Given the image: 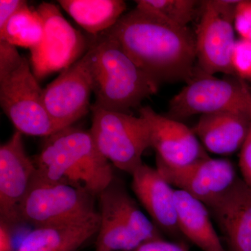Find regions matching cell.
<instances>
[{"mask_svg":"<svg viewBox=\"0 0 251 251\" xmlns=\"http://www.w3.org/2000/svg\"><path fill=\"white\" fill-rule=\"evenodd\" d=\"M27 4L24 0H0V30L10 18Z\"/></svg>","mask_w":251,"mask_h":251,"instance_id":"4316f807","label":"cell"},{"mask_svg":"<svg viewBox=\"0 0 251 251\" xmlns=\"http://www.w3.org/2000/svg\"><path fill=\"white\" fill-rule=\"evenodd\" d=\"M239 168L242 179L251 188V126L247 140L240 150Z\"/></svg>","mask_w":251,"mask_h":251,"instance_id":"484cf974","label":"cell"},{"mask_svg":"<svg viewBox=\"0 0 251 251\" xmlns=\"http://www.w3.org/2000/svg\"><path fill=\"white\" fill-rule=\"evenodd\" d=\"M135 3L137 7L180 28L188 27L201 4L195 0H138Z\"/></svg>","mask_w":251,"mask_h":251,"instance_id":"7402d4cb","label":"cell"},{"mask_svg":"<svg viewBox=\"0 0 251 251\" xmlns=\"http://www.w3.org/2000/svg\"><path fill=\"white\" fill-rule=\"evenodd\" d=\"M209 209L224 235L226 251H251V188L242 178Z\"/></svg>","mask_w":251,"mask_h":251,"instance_id":"2e32d148","label":"cell"},{"mask_svg":"<svg viewBox=\"0 0 251 251\" xmlns=\"http://www.w3.org/2000/svg\"><path fill=\"white\" fill-rule=\"evenodd\" d=\"M187 84L170 101L166 116L181 120L196 115L238 112L251 116V92L236 75L219 78L196 67Z\"/></svg>","mask_w":251,"mask_h":251,"instance_id":"52a82bcc","label":"cell"},{"mask_svg":"<svg viewBox=\"0 0 251 251\" xmlns=\"http://www.w3.org/2000/svg\"><path fill=\"white\" fill-rule=\"evenodd\" d=\"M98 197L85 188L34 176L20 209L21 224L34 227L67 224L97 214Z\"/></svg>","mask_w":251,"mask_h":251,"instance_id":"ba28073f","label":"cell"},{"mask_svg":"<svg viewBox=\"0 0 251 251\" xmlns=\"http://www.w3.org/2000/svg\"><path fill=\"white\" fill-rule=\"evenodd\" d=\"M133 251H189L184 243L168 242L163 239L145 242Z\"/></svg>","mask_w":251,"mask_h":251,"instance_id":"d4e9b609","label":"cell"},{"mask_svg":"<svg viewBox=\"0 0 251 251\" xmlns=\"http://www.w3.org/2000/svg\"><path fill=\"white\" fill-rule=\"evenodd\" d=\"M44 23V36L39 45L30 50L31 69L37 80L52 73L63 72L83 57L87 41L73 27L58 6L42 2L36 8Z\"/></svg>","mask_w":251,"mask_h":251,"instance_id":"30bf717a","label":"cell"},{"mask_svg":"<svg viewBox=\"0 0 251 251\" xmlns=\"http://www.w3.org/2000/svg\"><path fill=\"white\" fill-rule=\"evenodd\" d=\"M147 75L158 85L187 82L194 73L196 34L189 27L171 25L154 15L135 7L105 31Z\"/></svg>","mask_w":251,"mask_h":251,"instance_id":"6da1fadb","label":"cell"},{"mask_svg":"<svg viewBox=\"0 0 251 251\" xmlns=\"http://www.w3.org/2000/svg\"><path fill=\"white\" fill-rule=\"evenodd\" d=\"M234 25L241 39L251 41V0H239L234 14Z\"/></svg>","mask_w":251,"mask_h":251,"instance_id":"cb8c5ba5","label":"cell"},{"mask_svg":"<svg viewBox=\"0 0 251 251\" xmlns=\"http://www.w3.org/2000/svg\"><path fill=\"white\" fill-rule=\"evenodd\" d=\"M36 172L25 150L23 134L16 130L0 147V220L13 227L21 224L20 209Z\"/></svg>","mask_w":251,"mask_h":251,"instance_id":"4fadbf2b","label":"cell"},{"mask_svg":"<svg viewBox=\"0 0 251 251\" xmlns=\"http://www.w3.org/2000/svg\"><path fill=\"white\" fill-rule=\"evenodd\" d=\"M58 3L81 27L94 36L111 29L126 9L123 0H59Z\"/></svg>","mask_w":251,"mask_h":251,"instance_id":"ffe728a7","label":"cell"},{"mask_svg":"<svg viewBox=\"0 0 251 251\" xmlns=\"http://www.w3.org/2000/svg\"><path fill=\"white\" fill-rule=\"evenodd\" d=\"M92 93L90 54L87 50L44 89V105L57 130L72 126L85 116Z\"/></svg>","mask_w":251,"mask_h":251,"instance_id":"8fae6325","label":"cell"},{"mask_svg":"<svg viewBox=\"0 0 251 251\" xmlns=\"http://www.w3.org/2000/svg\"><path fill=\"white\" fill-rule=\"evenodd\" d=\"M239 1H201V19L195 32L196 60L198 69L206 74L235 75L231 57L236 42L234 19Z\"/></svg>","mask_w":251,"mask_h":251,"instance_id":"9c48e42d","label":"cell"},{"mask_svg":"<svg viewBox=\"0 0 251 251\" xmlns=\"http://www.w3.org/2000/svg\"><path fill=\"white\" fill-rule=\"evenodd\" d=\"M100 221L98 212L82 221L34 227L15 251H77L97 235Z\"/></svg>","mask_w":251,"mask_h":251,"instance_id":"ac0fdd59","label":"cell"},{"mask_svg":"<svg viewBox=\"0 0 251 251\" xmlns=\"http://www.w3.org/2000/svg\"><path fill=\"white\" fill-rule=\"evenodd\" d=\"M156 169L172 186L188 193L208 208L239 178L232 162L210 156L183 167L168 166L156 161Z\"/></svg>","mask_w":251,"mask_h":251,"instance_id":"7c38bea8","label":"cell"},{"mask_svg":"<svg viewBox=\"0 0 251 251\" xmlns=\"http://www.w3.org/2000/svg\"><path fill=\"white\" fill-rule=\"evenodd\" d=\"M139 112L150 127V143L156 151V161L183 167L209 156L192 128L181 121L160 115L150 106L143 107Z\"/></svg>","mask_w":251,"mask_h":251,"instance_id":"5bb4252c","label":"cell"},{"mask_svg":"<svg viewBox=\"0 0 251 251\" xmlns=\"http://www.w3.org/2000/svg\"><path fill=\"white\" fill-rule=\"evenodd\" d=\"M94 36L87 50L94 104L128 113L156 93L159 85L135 64L115 38L105 31Z\"/></svg>","mask_w":251,"mask_h":251,"instance_id":"3957f363","label":"cell"},{"mask_svg":"<svg viewBox=\"0 0 251 251\" xmlns=\"http://www.w3.org/2000/svg\"><path fill=\"white\" fill-rule=\"evenodd\" d=\"M90 131L102 156L131 175L143 164V155L151 148L146 120L126 112L114 111L93 104Z\"/></svg>","mask_w":251,"mask_h":251,"instance_id":"8992f818","label":"cell"},{"mask_svg":"<svg viewBox=\"0 0 251 251\" xmlns=\"http://www.w3.org/2000/svg\"><path fill=\"white\" fill-rule=\"evenodd\" d=\"M98 199L100 221L96 251H133L144 243L163 239L120 179L115 177Z\"/></svg>","mask_w":251,"mask_h":251,"instance_id":"5b68a950","label":"cell"},{"mask_svg":"<svg viewBox=\"0 0 251 251\" xmlns=\"http://www.w3.org/2000/svg\"><path fill=\"white\" fill-rule=\"evenodd\" d=\"M131 176L132 189L157 228L173 237L181 235L178 227L175 190L171 185L156 168L145 163Z\"/></svg>","mask_w":251,"mask_h":251,"instance_id":"9a60e30c","label":"cell"},{"mask_svg":"<svg viewBox=\"0 0 251 251\" xmlns=\"http://www.w3.org/2000/svg\"><path fill=\"white\" fill-rule=\"evenodd\" d=\"M0 105L16 130L46 138L58 131L44 102L30 62L16 46L0 39Z\"/></svg>","mask_w":251,"mask_h":251,"instance_id":"277c9868","label":"cell"},{"mask_svg":"<svg viewBox=\"0 0 251 251\" xmlns=\"http://www.w3.org/2000/svg\"><path fill=\"white\" fill-rule=\"evenodd\" d=\"M231 64L236 76L251 81V41L241 38L236 40Z\"/></svg>","mask_w":251,"mask_h":251,"instance_id":"603a6c76","label":"cell"},{"mask_svg":"<svg viewBox=\"0 0 251 251\" xmlns=\"http://www.w3.org/2000/svg\"><path fill=\"white\" fill-rule=\"evenodd\" d=\"M33 161L37 177L85 188L97 197L115 177L90 130L74 126L44 138Z\"/></svg>","mask_w":251,"mask_h":251,"instance_id":"7a4b0ae2","label":"cell"},{"mask_svg":"<svg viewBox=\"0 0 251 251\" xmlns=\"http://www.w3.org/2000/svg\"><path fill=\"white\" fill-rule=\"evenodd\" d=\"M12 226L0 220V251H15Z\"/></svg>","mask_w":251,"mask_h":251,"instance_id":"83f0119b","label":"cell"},{"mask_svg":"<svg viewBox=\"0 0 251 251\" xmlns=\"http://www.w3.org/2000/svg\"><path fill=\"white\" fill-rule=\"evenodd\" d=\"M251 126V116L238 112L201 115L192 130L206 151L230 155L242 149Z\"/></svg>","mask_w":251,"mask_h":251,"instance_id":"e0dca14e","label":"cell"},{"mask_svg":"<svg viewBox=\"0 0 251 251\" xmlns=\"http://www.w3.org/2000/svg\"><path fill=\"white\" fill-rule=\"evenodd\" d=\"M175 198L181 235L203 251H226L211 222L209 208L181 190H175Z\"/></svg>","mask_w":251,"mask_h":251,"instance_id":"d6986e66","label":"cell"},{"mask_svg":"<svg viewBox=\"0 0 251 251\" xmlns=\"http://www.w3.org/2000/svg\"><path fill=\"white\" fill-rule=\"evenodd\" d=\"M44 36V23L37 10L28 5L14 15L0 30V39L14 46L34 49Z\"/></svg>","mask_w":251,"mask_h":251,"instance_id":"44dd1931","label":"cell"}]
</instances>
